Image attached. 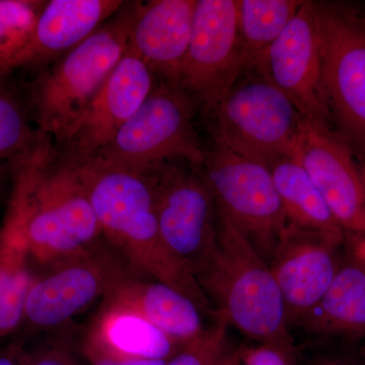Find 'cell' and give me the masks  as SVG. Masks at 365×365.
Listing matches in <instances>:
<instances>
[{
    "label": "cell",
    "instance_id": "1",
    "mask_svg": "<svg viewBox=\"0 0 365 365\" xmlns=\"http://www.w3.org/2000/svg\"><path fill=\"white\" fill-rule=\"evenodd\" d=\"M13 190L2 228L19 237L29 257L52 265L96 253L103 230L78 160L39 131L11 172Z\"/></svg>",
    "mask_w": 365,
    "mask_h": 365
},
{
    "label": "cell",
    "instance_id": "2",
    "mask_svg": "<svg viewBox=\"0 0 365 365\" xmlns=\"http://www.w3.org/2000/svg\"><path fill=\"white\" fill-rule=\"evenodd\" d=\"M76 160L104 237L125 255L134 270L175 288L203 314L216 319L217 314L193 274L163 244L151 175L100 157Z\"/></svg>",
    "mask_w": 365,
    "mask_h": 365
},
{
    "label": "cell",
    "instance_id": "3",
    "mask_svg": "<svg viewBox=\"0 0 365 365\" xmlns=\"http://www.w3.org/2000/svg\"><path fill=\"white\" fill-rule=\"evenodd\" d=\"M194 276L228 325L258 343H294L269 264L218 208L215 246Z\"/></svg>",
    "mask_w": 365,
    "mask_h": 365
},
{
    "label": "cell",
    "instance_id": "4",
    "mask_svg": "<svg viewBox=\"0 0 365 365\" xmlns=\"http://www.w3.org/2000/svg\"><path fill=\"white\" fill-rule=\"evenodd\" d=\"M130 23L131 7L106 21L34 83L31 104L38 130L55 143H61L124 56Z\"/></svg>",
    "mask_w": 365,
    "mask_h": 365
},
{
    "label": "cell",
    "instance_id": "5",
    "mask_svg": "<svg viewBox=\"0 0 365 365\" xmlns=\"http://www.w3.org/2000/svg\"><path fill=\"white\" fill-rule=\"evenodd\" d=\"M215 145L265 163L292 155L304 115L268 79L246 71L211 113Z\"/></svg>",
    "mask_w": 365,
    "mask_h": 365
},
{
    "label": "cell",
    "instance_id": "6",
    "mask_svg": "<svg viewBox=\"0 0 365 365\" xmlns=\"http://www.w3.org/2000/svg\"><path fill=\"white\" fill-rule=\"evenodd\" d=\"M314 4L329 117L365 163V14L343 2Z\"/></svg>",
    "mask_w": 365,
    "mask_h": 365
},
{
    "label": "cell",
    "instance_id": "7",
    "mask_svg": "<svg viewBox=\"0 0 365 365\" xmlns=\"http://www.w3.org/2000/svg\"><path fill=\"white\" fill-rule=\"evenodd\" d=\"M195 102L180 86L158 81L143 104L96 157L150 174L174 158L202 167L206 151L194 126Z\"/></svg>",
    "mask_w": 365,
    "mask_h": 365
},
{
    "label": "cell",
    "instance_id": "8",
    "mask_svg": "<svg viewBox=\"0 0 365 365\" xmlns=\"http://www.w3.org/2000/svg\"><path fill=\"white\" fill-rule=\"evenodd\" d=\"M200 169L217 208L270 263L287 225L270 168L215 145Z\"/></svg>",
    "mask_w": 365,
    "mask_h": 365
},
{
    "label": "cell",
    "instance_id": "9",
    "mask_svg": "<svg viewBox=\"0 0 365 365\" xmlns=\"http://www.w3.org/2000/svg\"><path fill=\"white\" fill-rule=\"evenodd\" d=\"M244 72L237 0H197L180 88L211 114Z\"/></svg>",
    "mask_w": 365,
    "mask_h": 365
},
{
    "label": "cell",
    "instance_id": "10",
    "mask_svg": "<svg viewBox=\"0 0 365 365\" xmlns=\"http://www.w3.org/2000/svg\"><path fill=\"white\" fill-rule=\"evenodd\" d=\"M150 174L163 244L194 275L215 246L217 228L215 196L200 168L193 165L188 170L167 163Z\"/></svg>",
    "mask_w": 365,
    "mask_h": 365
},
{
    "label": "cell",
    "instance_id": "11",
    "mask_svg": "<svg viewBox=\"0 0 365 365\" xmlns=\"http://www.w3.org/2000/svg\"><path fill=\"white\" fill-rule=\"evenodd\" d=\"M292 157L306 170L343 230L365 235V192L351 146L331 122L304 116Z\"/></svg>",
    "mask_w": 365,
    "mask_h": 365
},
{
    "label": "cell",
    "instance_id": "12",
    "mask_svg": "<svg viewBox=\"0 0 365 365\" xmlns=\"http://www.w3.org/2000/svg\"><path fill=\"white\" fill-rule=\"evenodd\" d=\"M343 242L342 237L287 223L269 267L279 288L290 330L332 284Z\"/></svg>",
    "mask_w": 365,
    "mask_h": 365
},
{
    "label": "cell",
    "instance_id": "13",
    "mask_svg": "<svg viewBox=\"0 0 365 365\" xmlns=\"http://www.w3.org/2000/svg\"><path fill=\"white\" fill-rule=\"evenodd\" d=\"M158 81L143 60L127 49L104 86L57 145L78 160L96 157L143 104Z\"/></svg>",
    "mask_w": 365,
    "mask_h": 365
},
{
    "label": "cell",
    "instance_id": "14",
    "mask_svg": "<svg viewBox=\"0 0 365 365\" xmlns=\"http://www.w3.org/2000/svg\"><path fill=\"white\" fill-rule=\"evenodd\" d=\"M252 71L277 86L304 117L330 121L322 90V58L314 1H304Z\"/></svg>",
    "mask_w": 365,
    "mask_h": 365
},
{
    "label": "cell",
    "instance_id": "15",
    "mask_svg": "<svg viewBox=\"0 0 365 365\" xmlns=\"http://www.w3.org/2000/svg\"><path fill=\"white\" fill-rule=\"evenodd\" d=\"M35 279L26 295L25 319L38 328L69 321L93 304L123 272L108 255L96 253L59 264Z\"/></svg>",
    "mask_w": 365,
    "mask_h": 365
},
{
    "label": "cell",
    "instance_id": "16",
    "mask_svg": "<svg viewBox=\"0 0 365 365\" xmlns=\"http://www.w3.org/2000/svg\"><path fill=\"white\" fill-rule=\"evenodd\" d=\"M197 0H155L131 7L128 49L155 78L179 86Z\"/></svg>",
    "mask_w": 365,
    "mask_h": 365
},
{
    "label": "cell",
    "instance_id": "17",
    "mask_svg": "<svg viewBox=\"0 0 365 365\" xmlns=\"http://www.w3.org/2000/svg\"><path fill=\"white\" fill-rule=\"evenodd\" d=\"M123 6L120 0H51L41 11L25 47L14 57L1 78L16 69L40 66L63 56L96 32Z\"/></svg>",
    "mask_w": 365,
    "mask_h": 365
},
{
    "label": "cell",
    "instance_id": "18",
    "mask_svg": "<svg viewBox=\"0 0 365 365\" xmlns=\"http://www.w3.org/2000/svg\"><path fill=\"white\" fill-rule=\"evenodd\" d=\"M294 328L318 339L365 337V259L354 249L341 258L325 295Z\"/></svg>",
    "mask_w": 365,
    "mask_h": 365
},
{
    "label": "cell",
    "instance_id": "19",
    "mask_svg": "<svg viewBox=\"0 0 365 365\" xmlns=\"http://www.w3.org/2000/svg\"><path fill=\"white\" fill-rule=\"evenodd\" d=\"M107 302L140 314L179 344L203 332L202 311L195 302L160 281H144L123 271L108 290Z\"/></svg>",
    "mask_w": 365,
    "mask_h": 365
},
{
    "label": "cell",
    "instance_id": "20",
    "mask_svg": "<svg viewBox=\"0 0 365 365\" xmlns=\"http://www.w3.org/2000/svg\"><path fill=\"white\" fill-rule=\"evenodd\" d=\"M88 336L111 351L134 359H170L182 346L140 314L109 302Z\"/></svg>",
    "mask_w": 365,
    "mask_h": 365
},
{
    "label": "cell",
    "instance_id": "21",
    "mask_svg": "<svg viewBox=\"0 0 365 365\" xmlns=\"http://www.w3.org/2000/svg\"><path fill=\"white\" fill-rule=\"evenodd\" d=\"M270 170L287 223L344 239V230L302 165L287 155Z\"/></svg>",
    "mask_w": 365,
    "mask_h": 365
},
{
    "label": "cell",
    "instance_id": "22",
    "mask_svg": "<svg viewBox=\"0 0 365 365\" xmlns=\"http://www.w3.org/2000/svg\"><path fill=\"white\" fill-rule=\"evenodd\" d=\"M304 4L302 0H237L245 72L253 71Z\"/></svg>",
    "mask_w": 365,
    "mask_h": 365
},
{
    "label": "cell",
    "instance_id": "23",
    "mask_svg": "<svg viewBox=\"0 0 365 365\" xmlns=\"http://www.w3.org/2000/svg\"><path fill=\"white\" fill-rule=\"evenodd\" d=\"M28 259L23 242L0 228V339L25 319L26 295L35 281Z\"/></svg>",
    "mask_w": 365,
    "mask_h": 365
},
{
    "label": "cell",
    "instance_id": "24",
    "mask_svg": "<svg viewBox=\"0 0 365 365\" xmlns=\"http://www.w3.org/2000/svg\"><path fill=\"white\" fill-rule=\"evenodd\" d=\"M39 135L33 130L28 116L19 102L0 79V179L11 175L14 163Z\"/></svg>",
    "mask_w": 365,
    "mask_h": 365
},
{
    "label": "cell",
    "instance_id": "25",
    "mask_svg": "<svg viewBox=\"0 0 365 365\" xmlns=\"http://www.w3.org/2000/svg\"><path fill=\"white\" fill-rule=\"evenodd\" d=\"M228 323L223 318L204 329L200 335L185 343L165 365H235L241 360L242 348H235L228 335Z\"/></svg>",
    "mask_w": 365,
    "mask_h": 365
},
{
    "label": "cell",
    "instance_id": "26",
    "mask_svg": "<svg viewBox=\"0 0 365 365\" xmlns=\"http://www.w3.org/2000/svg\"><path fill=\"white\" fill-rule=\"evenodd\" d=\"M40 2L0 0V79L9 62L32 37L41 11Z\"/></svg>",
    "mask_w": 365,
    "mask_h": 365
},
{
    "label": "cell",
    "instance_id": "27",
    "mask_svg": "<svg viewBox=\"0 0 365 365\" xmlns=\"http://www.w3.org/2000/svg\"><path fill=\"white\" fill-rule=\"evenodd\" d=\"M241 365H300L294 343H259L242 348Z\"/></svg>",
    "mask_w": 365,
    "mask_h": 365
},
{
    "label": "cell",
    "instance_id": "28",
    "mask_svg": "<svg viewBox=\"0 0 365 365\" xmlns=\"http://www.w3.org/2000/svg\"><path fill=\"white\" fill-rule=\"evenodd\" d=\"M85 354L91 365H165L169 359H144L124 356L106 348L88 336Z\"/></svg>",
    "mask_w": 365,
    "mask_h": 365
},
{
    "label": "cell",
    "instance_id": "29",
    "mask_svg": "<svg viewBox=\"0 0 365 365\" xmlns=\"http://www.w3.org/2000/svg\"><path fill=\"white\" fill-rule=\"evenodd\" d=\"M30 359L34 365H78L62 348H50Z\"/></svg>",
    "mask_w": 365,
    "mask_h": 365
},
{
    "label": "cell",
    "instance_id": "30",
    "mask_svg": "<svg viewBox=\"0 0 365 365\" xmlns=\"http://www.w3.org/2000/svg\"><path fill=\"white\" fill-rule=\"evenodd\" d=\"M362 362L364 360L353 355L330 353L317 357L311 365H361Z\"/></svg>",
    "mask_w": 365,
    "mask_h": 365
},
{
    "label": "cell",
    "instance_id": "31",
    "mask_svg": "<svg viewBox=\"0 0 365 365\" xmlns=\"http://www.w3.org/2000/svg\"><path fill=\"white\" fill-rule=\"evenodd\" d=\"M0 365H19V362L11 355H0Z\"/></svg>",
    "mask_w": 365,
    "mask_h": 365
},
{
    "label": "cell",
    "instance_id": "32",
    "mask_svg": "<svg viewBox=\"0 0 365 365\" xmlns=\"http://www.w3.org/2000/svg\"><path fill=\"white\" fill-rule=\"evenodd\" d=\"M19 365H34L30 357H21L19 360Z\"/></svg>",
    "mask_w": 365,
    "mask_h": 365
},
{
    "label": "cell",
    "instance_id": "33",
    "mask_svg": "<svg viewBox=\"0 0 365 365\" xmlns=\"http://www.w3.org/2000/svg\"><path fill=\"white\" fill-rule=\"evenodd\" d=\"M360 172H361L362 182H364V192H365V165H359Z\"/></svg>",
    "mask_w": 365,
    "mask_h": 365
},
{
    "label": "cell",
    "instance_id": "34",
    "mask_svg": "<svg viewBox=\"0 0 365 365\" xmlns=\"http://www.w3.org/2000/svg\"><path fill=\"white\" fill-rule=\"evenodd\" d=\"M235 365H241V360H240L239 364H235Z\"/></svg>",
    "mask_w": 365,
    "mask_h": 365
},
{
    "label": "cell",
    "instance_id": "35",
    "mask_svg": "<svg viewBox=\"0 0 365 365\" xmlns=\"http://www.w3.org/2000/svg\"><path fill=\"white\" fill-rule=\"evenodd\" d=\"M360 165H365V163H360Z\"/></svg>",
    "mask_w": 365,
    "mask_h": 365
}]
</instances>
